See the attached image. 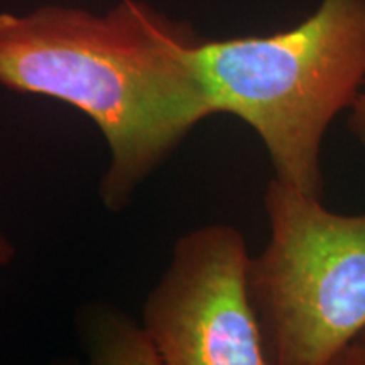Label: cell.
I'll list each match as a JSON object with an SVG mask.
<instances>
[{"instance_id": "3", "label": "cell", "mask_w": 365, "mask_h": 365, "mask_svg": "<svg viewBox=\"0 0 365 365\" xmlns=\"http://www.w3.org/2000/svg\"><path fill=\"white\" fill-rule=\"evenodd\" d=\"M319 198L277 178L264 196L271 239L250 262V296L276 365H335L365 331V213Z\"/></svg>"}, {"instance_id": "5", "label": "cell", "mask_w": 365, "mask_h": 365, "mask_svg": "<svg viewBox=\"0 0 365 365\" xmlns=\"http://www.w3.org/2000/svg\"><path fill=\"white\" fill-rule=\"evenodd\" d=\"M349 110V129L365 148V81Z\"/></svg>"}, {"instance_id": "1", "label": "cell", "mask_w": 365, "mask_h": 365, "mask_svg": "<svg viewBox=\"0 0 365 365\" xmlns=\"http://www.w3.org/2000/svg\"><path fill=\"white\" fill-rule=\"evenodd\" d=\"M200 43L188 24L139 2L103 16L58 6L0 14V85L61 100L97 124L110 149L100 190L117 212L213 115Z\"/></svg>"}, {"instance_id": "6", "label": "cell", "mask_w": 365, "mask_h": 365, "mask_svg": "<svg viewBox=\"0 0 365 365\" xmlns=\"http://www.w3.org/2000/svg\"><path fill=\"white\" fill-rule=\"evenodd\" d=\"M335 365H365V331L345 346Z\"/></svg>"}, {"instance_id": "4", "label": "cell", "mask_w": 365, "mask_h": 365, "mask_svg": "<svg viewBox=\"0 0 365 365\" xmlns=\"http://www.w3.org/2000/svg\"><path fill=\"white\" fill-rule=\"evenodd\" d=\"M245 237L223 223L178 239L173 261L144 304L158 364H272L250 296Z\"/></svg>"}, {"instance_id": "7", "label": "cell", "mask_w": 365, "mask_h": 365, "mask_svg": "<svg viewBox=\"0 0 365 365\" xmlns=\"http://www.w3.org/2000/svg\"><path fill=\"white\" fill-rule=\"evenodd\" d=\"M12 257H14L12 244L6 239V237L0 235V266L11 262Z\"/></svg>"}, {"instance_id": "2", "label": "cell", "mask_w": 365, "mask_h": 365, "mask_svg": "<svg viewBox=\"0 0 365 365\" xmlns=\"http://www.w3.org/2000/svg\"><path fill=\"white\" fill-rule=\"evenodd\" d=\"M196 66L213 113L266 145L277 180L322 196V144L365 81V0H322L293 29L202 41Z\"/></svg>"}]
</instances>
